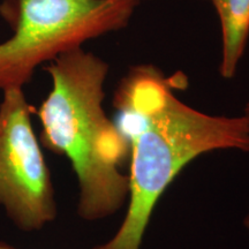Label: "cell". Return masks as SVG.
I'll return each mask as SVG.
<instances>
[{
  "label": "cell",
  "mask_w": 249,
  "mask_h": 249,
  "mask_svg": "<svg viewBox=\"0 0 249 249\" xmlns=\"http://www.w3.org/2000/svg\"><path fill=\"white\" fill-rule=\"evenodd\" d=\"M244 226H245L246 231H247L248 234H249V209H248L247 213H246V216L244 218Z\"/></svg>",
  "instance_id": "obj_7"
},
{
  "label": "cell",
  "mask_w": 249,
  "mask_h": 249,
  "mask_svg": "<svg viewBox=\"0 0 249 249\" xmlns=\"http://www.w3.org/2000/svg\"><path fill=\"white\" fill-rule=\"evenodd\" d=\"M142 0H5L13 35L0 43V90L23 89L34 71L87 40L128 26Z\"/></svg>",
  "instance_id": "obj_3"
},
{
  "label": "cell",
  "mask_w": 249,
  "mask_h": 249,
  "mask_svg": "<svg viewBox=\"0 0 249 249\" xmlns=\"http://www.w3.org/2000/svg\"><path fill=\"white\" fill-rule=\"evenodd\" d=\"M49 64L52 88L36 112L40 141L70 160L79 182L80 216L103 219L116 213L129 193L128 176L120 171L128 143L103 107L108 65L82 48Z\"/></svg>",
  "instance_id": "obj_2"
},
{
  "label": "cell",
  "mask_w": 249,
  "mask_h": 249,
  "mask_svg": "<svg viewBox=\"0 0 249 249\" xmlns=\"http://www.w3.org/2000/svg\"><path fill=\"white\" fill-rule=\"evenodd\" d=\"M216 8L222 31L219 73L232 79L244 57L249 37V0H210Z\"/></svg>",
  "instance_id": "obj_5"
},
{
  "label": "cell",
  "mask_w": 249,
  "mask_h": 249,
  "mask_svg": "<svg viewBox=\"0 0 249 249\" xmlns=\"http://www.w3.org/2000/svg\"><path fill=\"white\" fill-rule=\"evenodd\" d=\"M242 116H244V118L246 119V121H247L248 127H249V99H248V102L246 103V105H245V110H244V114H242Z\"/></svg>",
  "instance_id": "obj_6"
},
{
  "label": "cell",
  "mask_w": 249,
  "mask_h": 249,
  "mask_svg": "<svg viewBox=\"0 0 249 249\" xmlns=\"http://www.w3.org/2000/svg\"><path fill=\"white\" fill-rule=\"evenodd\" d=\"M113 107L132 157L129 201L116 234L92 249H141L156 204L180 171L211 151H249V127L244 116H213L185 104L152 65L130 68Z\"/></svg>",
  "instance_id": "obj_1"
},
{
  "label": "cell",
  "mask_w": 249,
  "mask_h": 249,
  "mask_svg": "<svg viewBox=\"0 0 249 249\" xmlns=\"http://www.w3.org/2000/svg\"><path fill=\"white\" fill-rule=\"evenodd\" d=\"M0 104V205L23 232L39 231L57 217L51 176L34 132L22 89L2 91Z\"/></svg>",
  "instance_id": "obj_4"
},
{
  "label": "cell",
  "mask_w": 249,
  "mask_h": 249,
  "mask_svg": "<svg viewBox=\"0 0 249 249\" xmlns=\"http://www.w3.org/2000/svg\"><path fill=\"white\" fill-rule=\"evenodd\" d=\"M0 249H17L14 247H12V246H9L7 244H5V242L0 241Z\"/></svg>",
  "instance_id": "obj_8"
}]
</instances>
